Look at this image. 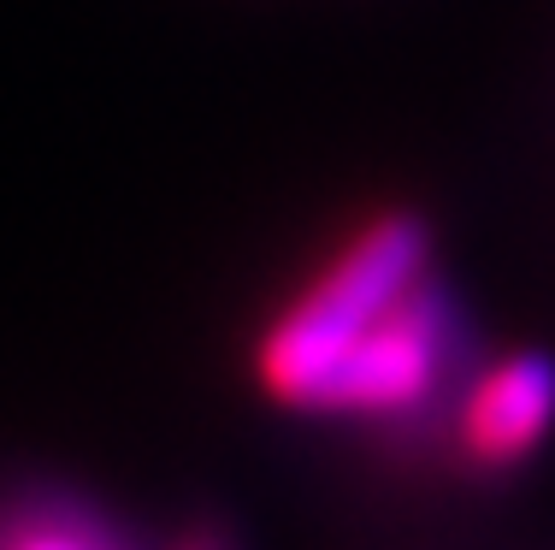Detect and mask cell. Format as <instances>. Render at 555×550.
<instances>
[{
	"label": "cell",
	"instance_id": "obj_1",
	"mask_svg": "<svg viewBox=\"0 0 555 550\" xmlns=\"http://www.w3.org/2000/svg\"><path fill=\"white\" fill-rule=\"evenodd\" d=\"M431 238L414 214H385L361 231L308 291L267 325L255 379L284 409H313L332 367L426 279Z\"/></svg>",
	"mask_w": 555,
	"mask_h": 550
},
{
	"label": "cell",
	"instance_id": "obj_2",
	"mask_svg": "<svg viewBox=\"0 0 555 550\" xmlns=\"http://www.w3.org/2000/svg\"><path fill=\"white\" fill-rule=\"evenodd\" d=\"M443 367V308L426 291L402 296L320 385V414H402L438 385Z\"/></svg>",
	"mask_w": 555,
	"mask_h": 550
},
{
	"label": "cell",
	"instance_id": "obj_3",
	"mask_svg": "<svg viewBox=\"0 0 555 550\" xmlns=\"http://www.w3.org/2000/svg\"><path fill=\"white\" fill-rule=\"evenodd\" d=\"M555 426V361L544 349H520L502 356L491 373L473 385L467 409H461V444L473 462L508 468L544 444Z\"/></svg>",
	"mask_w": 555,
	"mask_h": 550
},
{
	"label": "cell",
	"instance_id": "obj_4",
	"mask_svg": "<svg viewBox=\"0 0 555 550\" xmlns=\"http://www.w3.org/2000/svg\"><path fill=\"white\" fill-rule=\"evenodd\" d=\"M0 550H118V539L83 509H24L7 521Z\"/></svg>",
	"mask_w": 555,
	"mask_h": 550
},
{
	"label": "cell",
	"instance_id": "obj_5",
	"mask_svg": "<svg viewBox=\"0 0 555 550\" xmlns=\"http://www.w3.org/2000/svg\"><path fill=\"white\" fill-rule=\"evenodd\" d=\"M171 550H231V539H224V533H214V527H195V533H183Z\"/></svg>",
	"mask_w": 555,
	"mask_h": 550
}]
</instances>
